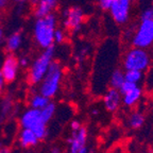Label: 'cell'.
<instances>
[{
    "label": "cell",
    "mask_w": 153,
    "mask_h": 153,
    "mask_svg": "<svg viewBox=\"0 0 153 153\" xmlns=\"http://www.w3.org/2000/svg\"><path fill=\"white\" fill-rule=\"evenodd\" d=\"M56 28L57 17L54 13L36 18L32 29L33 39L36 45L41 49H46L53 46V34Z\"/></svg>",
    "instance_id": "1"
},
{
    "label": "cell",
    "mask_w": 153,
    "mask_h": 153,
    "mask_svg": "<svg viewBox=\"0 0 153 153\" xmlns=\"http://www.w3.org/2000/svg\"><path fill=\"white\" fill-rule=\"evenodd\" d=\"M55 54L54 45L51 47H48L43 49L39 54L37 55L35 60L32 62L30 70H29L28 79L31 84H39V82L43 80L47 70L49 69L51 63L53 62Z\"/></svg>",
    "instance_id": "2"
},
{
    "label": "cell",
    "mask_w": 153,
    "mask_h": 153,
    "mask_svg": "<svg viewBox=\"0 0 153 153\" xmlns=\"http://www.w3.org/2000/svg\"><path fill=\"white\" fill-rule=\"evenodd\" d=\"M152 57L148 49L132 47L128 49L122 59V66L124 70H139L146 71L151 65Z\"/></svg>",
    "instance_id": "3"
},
{
    "label": "cell",
    "mask_w": 153,
    "mask_h": 153,
    "mask_svg": "<svg viewBox=\"0 0 153 153\" xmlns=\"http://www.w3.org/2000/svg\"><path fill=\"white\" fill-rule=\"evenodd\" d=\"M63 78V69L59 62L53 61L45 76L39 82V94L51 99L60 91L61 81Z\"/></svg>",
    "instance_id": "4"
},
{
    "label": "cell",
    "mask_w": 153,
    "mask_h": 153,
    "mask_svg": "<svg viewBox=\"0 0 153 153\" xmlns=\"http://www.w3.org/2000/svg\"><path fill=\"white\" fill-rule=\"evenodd\" d=\"M20 126L22 129H30L36 134L39 140H43L47 137L48 129L47 123L43 121L41 117V110L29 108L20 117Z\"/></svg>",
    "instance_id": "5"
},
{
    "label": "cell",
    "mask_w": 153,
    "mask_h": 153,
    "mask_svg": "<svg viewBox=\"0 0 153 153\" xmlns=\"http://www.w3.org/2000/svg\"><path fill=\"white\" fill-rule=\"evenodd\" d=\"M133 47L150 49L153 47V19H140L131 37Z\"/></svg>",
    "instance_id": "6"
},
{
    "label": "cell",
    "mask_w": 153,
    "mask_h": 153,
    "mask_svg": "<svg viewBox=\"0 0 153 153\" xmlns=\"http://www.w3.org/2000/svg\"><path fill=\"white\" fill-rule=\"evenodd\" d=\"M133 7V0H113L108 12L114 20L119 26H124L130 22Z\"/></svg>",
    "instance_id": "7"
},
{
    "label": "cell",
    "mask_w": 153,
    "mask_h": 153,
    "mask_svg": "<svg viewBox=\"0 0 153 153\" xmlns=\"http://www.w3.org/2000/svg\"><path fill=\"white\" fill-rule=\"evenodd\" d=\"M63 25L65 30H68L72 33H79L85 18L83 10L79 7H68L63 14Z\"/></svg>",
    "instance_id": "8"
},
{
    "label": "cell",
    "mask_w": 153,
    "mask_h": 153,
    "mask_svg": "<svg viewBox=\"0 0 153 153\" xmlns=\"http://www.w3.org/2000/svg\"><path fill=\"white\" fill-rule=\"evenodd\" d=\"M18 59L13 53H9L4 57L1 68H0V71L2 74L7 83H12L16 80L17 74H18Z\"/></svg>",
    "instance_id": "9"
},
{
    "label": "cell",
    "mask_w": 153,
    "mask_h": 153,
    "mask_svg": "<svg viewBox=\"0 0 153 153\" xmlns=\"http://www.w3.org/2000/svg\"><path fill=\"white\" fill-rule=\"evenodd\" d=\"M68 145H69V153H76L83 146H86L87 141V129L85 127L80 128L76 131H72L71 136L68 138Z\"/></svg>",
    "instance_id": "10"
},
{
    "label": "cell",
    "mask_w": 153,
    "mask_h": 153,
    "mask_svg": "<svg viewBox=\"0 0 153 153\" xmlns=\"http://www.w3.org/2000/svg\"><path fill=\"white\" fill-rule=\"evenodd\" d=\"M103 102H104V106L106 111L108 112H116L118 110L121 102V94L119 91L116 88H108L106 93L103 96Z\"/></svg>",
    "instance_id": "11"
},
{
    "label": "cell",
    "mask_w": 153,
    "mask_h": 153,
    "mask_svg": "<svg viewBox=\"0 0 153 153\" xmlns=\"http://www.w3.org/2000/svg\"><path fill=\"white\" fill-rule=\"evenodd\" d=\"M59 5V0H38L33 7V14L36 18L44 17L51 13H54Z\"/></svg>",
    "instance_id": "12"
},
{
    "label": "cell",
    "mask_w": 153,
    "mask_h": 153,
    "mask_svg": "<svg viewBox=\"0 0 153 153\" xmlns=\"http://www.w3.org/2000/svg\"><path fill=\"white\" fill-rule=\"evenodd\" d=\"M24 42V34L22 31H15L7 37L5 49L9 53H14L20 49Z\"/></svg>",
    "instance_id": "13"
},
{
    "label": "cell",
    "mask_w": 153,
    "mask_h": 153,
    "mask_svg": "<svg viewBox=\"0 0 153 153\" xmlns=\"http://www.w3.org/2000/svg\"><path fill=\"white\" fill-rule=\"evenodd\" d=\"M19 143L22 148H32L39 143V139L32 130L22 129L19 133Z\"/></svg>",
    "instance_id": "14"
},
{
    "label": "cell",
    "mask_w": 153,
    "mask_h": 153,
    "mask_svg": "<svg viewBox=\"0 0 153 153\" xmlns=\"http://www.w3.org/2000/svg\"><path fill=\"white\" fill-rule=\"evenodd\" d=\"M143 96V89L139 85H136L134 88L122 95V101H123L124 105L127 106H133L134 104H136L139 101V99Z\"/></svg>",
    "instance_id": "15"
},
{
    "label": "cell",
    "mask_w": 153,
    "mask_h": 153,
    "mask_svg": "<svg viewBox=\"0 0 153 153\" xmlns=\"http://www.w3.org/2000/svg\"><path fill=\"white\" fill-rule=\"evenodd\" d=\"M124 81H126L124 80V71H122L119 68H116V69L113 70L110 78V86L112 88L119 89Z\"/></svg>",
    "instance_id": "16"
},
{
    "label": "cell",
    "mask_w": 153,
    "mask_h": 153,
    "mask_svg": "<svg viewBox=\"0 0 153 153\" xmlns=\"http://www.w3.org/2000/svg\"><path fill=\"white\" fill-rule=\"evenodd\" d=\"M55 110H56V105L54 102H49L45 108L41 110V117L45 123H48L51 119L53 118L55 114Z\"/></svg>",
    "instance_id": "17"
},
{
    "label": "cell",
    "mask_w": 153,
    "mask_h": 153,
    "mask_svg": "<svg viewBox=\"0 0 153 153\" xmlns=\"http://www.w3.org/2000/svg\"><path fill=\"white\" fill-rule=\"evenodd\" d=\"M50 102V99L43 96L42 94H36V95L32 96L31 100H30V105L31 108H37V110H42L43 108H45L48 103Z\"/></svg>",
    "instance_id": "18"
},
{
    "label": "cell",
    "mask_w": 153,
    "mask_h": 153,
    "mask_svg": "<svg viewBox=\"0 0 153 153\" xmlns=\"http://www.w3.org/2000/svg\"><path fill=\"white\" fill-rule=\"evenodd\" d=\"M143 78V72L139 70H126L124 71V80L131 83L138 84Z\"/></svg>",
    "instance_id": "19"
},
{
    "label": "cell",
    "mask_w": 153,
    "mask_h": 153,
    "mask_svg": "<svg viewBox=\"0 0 153 153\" xmlns=\"http://www.w3.org/2000/svg\"><path fill=\"white\" fill-rule=\"evenodd\" d=\"M143 123H145V116H143L141 113L135 112L130 116L129 124L132 129H134V130L139 129V128L143 127Z\"/></svg>",
    "instance_id": "20"
},
{
    "label": "cell",
    "mask_w": 153,
    "mask_h": 153,
    "mask_svg": "<svg viewBox=\"0 0 153 153\" xmlns=\"http://www.w3.org/2000/svg\"><path fill=\"white\" fill-rule=\"evenodd\" d=\"M65 38H66V34H65L64 30H62V29H59V28L55 29L54 34H53V42H54V44L64 43Z\"/></svg>",
    "instance_id": "21"
},
{
    "label": "cell",
    "mask_w": 153,
    "mask_h": 153,
    "mask_svg": "<svg viewBox=\"0 0 153 153\" xmlns=\"http://www.w3.org/2000/svg\"><path fill=\"white\" fill-rule=\"evenodd\" d=\"M11 108H12V101H11V99L5 98L2 102V106H1V116H2V118H4L5 115H7L11 112Z\"/></svg>",
    "instance_id": "22"
},
{
    "label": "cell",
    "mask_w": 153,
    "mask_h": 153,
    "mask_svg": "<svg viewBox=\"0 0 153 153\" xmlns=\"http://www.w3.org/2000/svg\"><path fill=\"white\" fill-rule=\"evenodd\" d=\"M136 85H138V84H135V83H131V82L129 81H124L123 83H122V85L120 86V88L118 89L119 91V93L122 95H124L126 93H128L129 91H131L132 88H134Z\"/></svg>",
    "instance_id": "23"
},
{
    "label": "cell",
    "mask_w": 153,
    "mask_h": 153,
    "mask_svg": "<svg viewBox=\"0 0 153 153\" xmlns=\"http://www.w3.org/2000/svg\"><path fill=\"white\" fill-rule=\"evenodd\" d=\"M140 19H153V7H147L140 13Z\"/></svg>",
    "instance_id": "24"
},
{
    "label": "cell",
    "mask_w": 153,
    "mask_h": 153,
    "mask_svg": "<svg viewBox=\"0 0 153 153\" xmlns=\"http://www.w3.org/2000/svg\"><path fill=\"white\" fill-rule=\"evenodd\" d=\"M113 0H98V5L102 11H108Z\"/></svg>",
    "instance_id": "25"
},
{
    "label": "cell",
    "mask_w": 153,
    "mask_h": 153,
    "mask_svg": "<svg viewBox=\"0 0 153 153\" xmlns=\"http://www.w3.org/2000/svg\"><path fill=\"white\" fill-rule=\"evenodd\" d=\"M18 64H19V66H22V67H27L29 65V57L22 56V57H20V59H18Z\"/></svg>",
    "instance_id": "26"
},
{
    "label": "cell",
    "mask_w": 153,
    "mask_h": 153,
    "mask_svg": "<svg viewBox=\"0 0 153 153\" xmlns=\"http://www.w3.org/2000/svg\"><path fill=\"white\" fill-rule=\"evenodd\" d=\"M80 128H81L80 121H78V120H72L71 123H70V129H71L72 131H76V130H79Z\"/></svg>",
    "instance_id": "27"
},
{
    "label": "cell",
    "mask_w": 153,
    "mask_h": 153,
    "mask_svg": "<svg viewBox=\"0 0 153 153\" xmlns=\"http://www.w3.org/2000/svg\"><path fill=\"white\" fill-rule=\"evenodd\" d=\"M10 4V0H0V11L5 10Z\"/></svg>",
    "instance_id": "28"
},
{
    "label": "cell",
    "mask_w": 153,
    "mask_h": 153,
    "mask_svg": "<svg viewBox=\"0 0 153 153\" xmlns=\"http://www.w3.org/2000/svg\"><path fill=\"white\" fill-rule=\"evenodd\" d=\"M13 2L15 3L16 5H18L19 7H22L29 2V0H12Z\"/></svg>",
    "instance_id": "29"
},
{
    "label": "cell",
    "mask_w": 153,
    "mask_h": 153,
    "mask_svg": "<svg viewBox=\"0 0 153 153\" xmlns=\"http://www.w3.org/2000/svg\"><path fill=\"white\" fill-rule=\"evenodd\" d=\"M5 80L4 78H3L2 74H1V71H0V93H2V91L4 89V85H5Z\"/></svg>",
    "instance_id": "30"
},
{
    "label": "cell",
    "mask_w": 153,
    "mask_h": 153,
    "mask_svg": "<svg viewBox=\"0 0 153 153\" xmlns=\"http://www.w3.org/2000/svg\"><path fill=\"white\" fill-rule=\"evenodd\" d=\"M76 153H88V149H87V147L86 146H83Z\"/></svg>",
    "instance_id": "31"
},
{
    "label": "cell",
    "mask_w": 153,
    "mask_h": 153,
    "mask_svg": "<svg viewBox=\"0 0 153 153\" xmlns=\"http://www.w3.org/2000/svg\"><path fill=\"white\" fill-rule=\"evenodd\" d=\"M0 153H11V150L7 147H2V148H0Z\"/></svg>",
    "instance_id": "32"
},
{
    "label": "cell",
    "mask_w": 153,
    "mask_h": 153,
    "mask_svg": "<svg viewBox=\"0 0 153 153\" xmlns=\"http://www.w3.org/2000/svg\"><path fill=\"white\" fill-rule=\"evenodd\" d=\"M51 153H61V149L59 147H53L51 149Z\"/></svg>",
    "instance_id": "33"
},
{
    "label": "cell",
    "mask_w": 153,
    "mask_h": 153,
    "mask_svg": "<svg viewBox=\"0 0 153 153\" xmlns=\"http://www.w3.org/2000/svg\"><path fill=\"white\" fill-rule=\"evenodd\" d=\"M2 36H3V33H2V31L0 30V43H1V41H2Z\"/></svg>",
    "instance_id": "34"
},
{
    "label": "cell",
    "mask_w": 153,
    "mask_h": 153,
    "mask_svg": "<svg viewBox=\"0 0 153 153\" xmlns=\"http://www.w3.org/2000/svg\"><path fill=\"white\" fill-rule=\"evenodd\" d=\"M27 153H31V152H27Z\"/></svg>",
    "instance_id": "35"
},
{
    "label": "cell",
    "mask_w": 153,
    "mask_h": 153,
    "mask_svg": "<svg viewBox=\"0 0 153 153\" xmlns=\"http://www.w3.org/2000/svg\"><path fill=\"white\" fill-rule=\"evenodd\" d=\"M0 24H1V22H0Z\"/></svg>",
    "instance_id": "36"
}]
</instances>
